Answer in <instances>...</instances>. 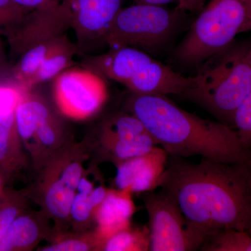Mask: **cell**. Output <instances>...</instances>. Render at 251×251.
Returning <instances> with one entry per match:
<instances>
[{
	"label": "cell",
	"instance_id": "f546056e",
	"mask_svg": "<svg viewBox=\"0 0 251 251\" xmlns=\"http://www.w3.org/2000/svg\"><path fill=\"white\" fill-rule=\"evenodd\" d=\"M8 72H9V64H8L2 43L0 39V75H1V76H3V75Z\"/></svg>",
	"mask_w": 251,
	"mask_h": 251
},
{
	"label": "cell",
	"instance_id": "8992f818",
	"mask_svg": "<svg viewBox=\"0 0 251 251\" xmlns=\"http://www.w3.org/2000/svg\"><path fill=\"white\" fill-rule=\"evenodd\" d=\"M149 218L151 251H199L206 234L185 217L171 193H140Z\"/></svg>",
	"mask_w": 251,
	"mask_h": 251
},
{
	"label": "cell",
	"instance_id": "e0dca14e",
	"mask_svg": "<svg viewBox=\"0 0 251 251\" xmlns=\"http://www.w3.org/2000/svg\"><path fill=\"white\" fill-rule=\"evenodd\" d=\"M62 34L46 38L26 49L21 54L17 63L11 68L9 77L28 88V82L40 69Z\"/></svg>",
	"mask_w": 251,
	"mask_h": 251
},
{
	"label": "cell",
	"instance_id": "6da1fadb",
	"mask_svg": "<svg viewBox=\"0 0 251 251\" xmlns=\"http://www.w3.org/2000/svg\"><path fill=\"white\" fill-rule=\"evenodd\" d=\"M158 187L171 193L191 224L208 234L251 230V163L168 155Z\"/></svg>",
	"mask_w": 251,
	"mask_h": 251
},
{
	"label": "cell",
	"instance_id": "d4e9b609",
	"mask_svg": "<svg viewBox=\"0 0 251 251\" xmlns=\"http://www.w3.org/2000/svg\"><path fill=\"white\" fill-rule=\"evenodd\" d=\"M96 209L97 207L92 202L90 194L76 192L71 206L69 216H72L75 222L85 224L92 218L94 219Z\"/></svg>",
	"mask_w": 251,
	"mask_h": 251
},
{
	"label": "cell",
	"instance_id": "484cf974",
	"mask_svg": "<svg viewBox=\"0 0 251 251\" xmlns=\"http://www.w3.org/2000/svg\"><path fill=\"white\" fill-rule=\"evenodd\" d=\"M97 249L95 234L89 240L85 239H66L42 249L44 251H85Z\"/></svg>",
	"mask_w": 251,
	"mask_h": 251
},
{
	"label": "cell",
	"instance_id": "d6986e66",
	"mask_svg": "<svg viewBox=\"0 0 251 251\" xmlns=\"http://www.w3.org/2000/svg\"><path fill=\"white\" fill-rule=\"evenodd\" d=\"M150 229L146 226H135L131 224L104 239L99 251H150Z\"/></svg>",
	"mask_w": 251,
	"mask_h": 251
},
{
	"label": "cell",
	"instance_id": "603a6c76",
	"mask_svg": "<svg viewBox=\"0 0 251 251\" xmlns=\"http://www.w3.org/2000/svg\"><path fill=\"white\" fill-rule=\"evenodd\" d=\"M31 11L14 0H0V32L9 37L22 25Z\"/></svg>",
	"mask_w": 251,
	"mask_h": 251
},
{
	"label": "cell",
	"instance_id": "7402d4cb",
	"mask_svg": "<svg viewBox=\"0 0 251 251\" xmlns=\"http://www.w3.org/2000/svg\"><path fill=\"white\" fill-rule=\"evenodd\" d=\"M62 125L57 115L52 112L50 116L36 130L27 149L35 154L55 148L62 135Z\"/></svg>",
	"mask_w": 251,
	"mask_h": 251
},
{
	"label": "cell",
	"instance_id": "f1b7e54d",
	"mask_svg": "<svg viewBox=\"0 0 251 251\" xmlns=\"http://www.w3.org/2000/svg\"><path fill=\"white\" fill-rule=\"evenodd\" d=\"M14 1L26 9L34 11V10L49 6L58 0H14Z\"/></svg>",
	"mask_w": 251,
	"mask_h": 251
},
{
	"label": "cell",
	"instance_id": "ffe728a7",
	"mask_svg": "<svg viewBox=\"0 0 251 251\" xmlns=\"http://www.w3.org/2000/svg\"><path fill=\"white\" fill-rule=\"evenodd\" d=\"M40 230L34 219L28 216H18L0 239V251L29 249L39 238Z\"/></svg>",
	"mask_w": 251,
	"mask_h": 251
},
{
	"label": "cell",
	"instance_id": "1f68e13d",
	"mask_svg": "<svg viewBox=\"0 0 251 251\" xmlns=\"http://www.w3.org/2000/svg\"><path fill=\"white\" fill-rule=\"evenodd\" d=\"M3 174H4V173L0 169V195L2 193L3 186H4V176H3Z\"/></svg>",
	"mask_w": 251,
	"mask_h": 251
},
{
	"label": "cell",
	"instance_id": "4dcf8cb0",
	"mask_svg": "<svg viewBox=\"0 0 251 251\" xmlns=\"http://www.w3.org/2000/svg\"><path fill=\"white\" fill-rule=\"evenodd\" d=\"M176 0H134L135 4L164 5L169 4Z\"/></svg>",
	"mask_w": 251,
	"mask_h": 251
},
{
	"label": "cell",
	"instance_id": "3957f363",
	"mask_svg": "<svg viewBox=\"0 0 251 251\" xmlns=\"http://www.w3.org/2000/svg\"><path fill=\"white\" fill-rule=\"evenodd\" d=\"M191 78L189 88L179 97L198 104L217 119L234 128V113L251 93L250 41H236L201 63Z\"/></svg>",
	"mask_w": 251,
	"mask_h": 251
},
{
	"label": "cell",
	"instance_id": "4316f807",
	"mask_svg": "<svg viewBox=\"0 0 251 251\" xmlns=\"http://www.w3.org/2000/svg\"><path fill=\"white\" fill-rule=\"evenodd\" d=\"M18 214L19 209L14 204L5 202L0 206V239L19 216Z\"/></svg>",
	"mask_w": 251,
	"mask_h": 251
},
{
	"label": "cell",
	"instance_id": "cb8c5ba5",
	"mask_svg": "<svg viewBox=\"0 0 251 251\" xmlns=\"http://www.w3.org/2000/svg\"><path fill=\"white\" fill-rule=\"evenodd\" d=\"M233 120L239 141L244 148L251 150V93L238 105Z\"/></svg>",
	"mask_w": 251,
	"mask_h": 251
},
{
	"label": "cell",
	"instance_id": "5bb4252c",
	"mask_svg": "<svg viewBox=\"0 0 251 251\" xmlns=\"http://www.w3.org/2000/svg\"><path fill=\"white\" fill-rule=\"evenodd\" d=\"M52 112L49 104L31 90L18 104L14 111L15 121L21 142L27 148L36 130Z\"/></svg>",
	"mask_w": 251,
	"mask_h": 251
},
{
	"label": "cell",
	"instance_id": "52a82bcc",
	"mask_svg": "<svg viewBox=\"0 0 251 251\" xmlns=\"http://www.w3.org/2000/svg\"><path fill=\"white\" fill-rule=\"evenodd\" d=\"M52 95L59 112L67 118L85 120L97 114L108 97L105 79L82 67H73L52 80Z\"/></svg>",
	"mask_w": 251,
	"mask_h": 251
},
{
	"label": "cell",
	"instance_id": "83f0119b",
	"mask_svg": "<svg viewBox=\"0 0 251 251\" xmlns=\"http://www.w3.org/2000/svg\"><path fill=\"white\" fill-rule=\"evenodd\" d=\"M206 0H176L177 6L176 9L181 12H189L198 14L202 11L204 7Z\"/></svg>",
	"mask_w": 251,
	"mask_h": 251
},
{
	"label": "cell",
	"instance_id": "8fae6325",
	"mask_svg": "<svg viewBox=\"0 0 251 251\" xmlns=\"http://www.w3.org/2000/svg\"><path fill=\"white\" fill-rule=\"evenodd\" d=\"M131 196L128 191L108 189L103 201L97 206L94 214L97 250L104 239L131 224L130 220L136 211Z\"/></svg>",
	"mask_w": 251,
	"mask_h": 251
},
{
	"label": "cell",
	"instance_id": "ba28073f",
	"mask_svg": "<svg viewBox=\"0 0 251 251\" xmlns=\"http://www.w3.org/2000/svg\"><path fill=\"white\" fill-rule=\"evenodd\" d=\"M69 29L77 39L79 52H84L104 35L121 9L122 0H64Z\"/></svg>",
	"mask_w": 251,
	"mask_h": 251
},
{
	"label": "cell",
	"instance_id": "7a4b0ae2",
	"mask_svg": "<svg viewBox=\"0 0 251 251\" xmlns=\"http://www.w3.org/2000/svg\"><path fill=\"white\" fill-rule=\"evenodd\" d=\"M125 108L143 124L168 155L251 163V150L242 146L236 130L185 111L166 95L130 92Z\"/></svg>",
	"mask_w": 251,
	"mask_h": 251
},
{
	"label": "cell",
	"instance_id": "277c9868",
	"mask_svg": "<svg viewBox=\"0 0 251 251\" xmlns=\"http://www.w3.org/2000/svg\"><path fill=\"white\" fill-rule=\"evenodd\" d=\"M251 29V0H211L193 22L175 57L183 65L198 66Z\"/></svg>",
	"mask_w": 251,
	"mask_h": 251
},
{
	"label": "cell",
	"instance_id": "44dd1931",
	"mask_svg": "<svg viewBox=\"0 0 251 251\" xmlns=\"http://www.w3.org/2000/svg\"><path fill=\"white\" fill-rule=\"evenodd\" d=\"M201 251H251V232L221 229L206 236Z\"/></svg>",
	"mask_w": 251,
	"mask_h": 251
},
{
	"label": "cell",
	"instance_id": "2e32d148",
	"mask_svg": "<svg viewBox=\"0 0 251 251\" xmlns=\"http://www.w3.org/2000/svg\"><path fill=\"white\" fill-rule=\"evenodd\" d=\"M21 143L14 112L0 115V169L3 173H13L21 168Z\"/></svg>",
	"mask_w": 251,
	"mask_h": 251
},
{
	"label": "cell",
	"instance_id": "9c48e42d",
	"mask_svg": "<svg viewBox=\"0 0 251 251\" xmlns=\"http://www.w3.org/2000/svg\"><path fill=\"white\" fill-rule=\"evenodd\" d=\"M168 156L163 148L156 146L148 152L122 162L117 166V189L140 194L158 188Z\"/></svg>",
	"mask_w": 251,
	"mask_h": 251
},
{
	"label": "cell",
	"instance_id": "ac0fdd59",
	"mask_svg": "<svg viewBox=\"0 0 251 251\" xmlns=\"http://www.w3.org/2000/svg\"><path fill=\"white\" fill-rule=\"evenodd\" d=\"M99 143L100 153L103 158L110 160L116 166L133 157L148 152L158 145L149 132L133 138L106 140Z\"/></svg>",
	"mask_w": 251,
	"mask_h": 251
},
{
	"label": "cell",
	"instance_id": "30bf717a",
	"mask_svg": "<svg viewBox=\"0 0 251 251\" xmlns=\"http://www.w3.org/2000/svg\"><path fill=\"white\" fill-rule=\"evenodd\" d=\"M153 59L136 48L110 49L105 53L86 57L80 63L105 80H110L125 85L138 75Z\"/></svg>",
	"mask_w": 251,
	"mask_h": 251
},
{
	"label": "cell",
	"instance_id": "5b68a950",
	"mask_svg": "<svg viewBox=\"0 0 251 251\" xmlns=\"http://www.w3.org/2000/svg\"><path fill=\"white\" fill-rule=\"evenodd\" d=\"M181 11L161 5L135 4L119 11L103 39L110 49L151 50L169 41L179 26Z\"/></svg>",
	"mask_w": 251,
	"mask_h": 251
},
{
	"label": "cell",
	"instance_id": "4fadbf2b",
	"mask_svg": "<svg viewBox=\"0 0 251 251\" xmlns=\"http://www.w3.org/2000/svg\"><path fill=\"white\" fill-rule=\"evenodd\" d=\"M190 83V77L182 76L168 66L153 59L125 86L133 93L181 96L188 90Z\"/></svg>",
	"mask_w": 251,
	"mask_h": 251
},
{
	"label": "cell",
	"instance_id": "9a60e30c",
	"mask_svg": "<svg viewBox=\"0 0 251 251\" xmlns=\"http://www.w3.org/2000/svg\"><path fill=\"white\" fill-rule=\"evenodd\" d=\"M78 52H80L76 44L69 40L65 33L62 34L50 51L40 69L28 82V88L32 90L39 84L52 80L61 73L74 66V59Z\"/></svg>",
	"mask_w": 251,
	"mask_h": 251
},
{
	"label": "cell",
	"instance_id": "7c38bea8",
	"mask_svg": "<svg viewBox=\"0 0 251 251\" xmlns=\"http://www.w3.org/2000/svg\"><path fill=\"white\" fill-rule=\"evenodd\" d=\"M84 175L80 161H66L58 174L54 175L46 186L44 203L50 215L57 219H66L76 193L77 185Z\"/></svg>",
	"mask_w": 251,
	"mask_h": 251
}]
</instances>
